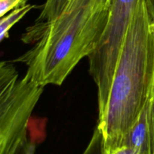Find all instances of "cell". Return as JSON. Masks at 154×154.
<instances>
[{
    "mask_svg": "<svg viewBox=\"0 0 154 154\" xmlns=\"http://www.w3.org/2000/svg\"><path fill=\"white\" fill-rule=\"evenodd\" d=\"M109 11L97 0H69L55 19L36 32L23 34L24 42L35 44L15 61L26 65L25 76L37 84L62 85L77 64L95 50Z\"/></svg>",
    "mask_w": 154,
    "mask_h": 154,
    "instance_id": "6da1fadb",
    "label": "cell"
},
{
    "mask_svg": "<svg viewBox=\"0 0 154 154\" xmlns=\"http://www.w3.org/2000/svg\"><path fill=\"white\" fill-rule=\"evenodd\" d=\"M154 82V21L138 0L119 56L111 91L98 129L102 149L124 144Z\"/></svg>",
    "mask_w": 154,
    "mask_h": 154,
    "instance_id": "7a4b0ae2",
    "label": "cell"
},
{
    "mask_svg": "<svg viewBox=\"0 0 154 154\" xmlns=\"http://www.w3.org/2000/svg\"><path fill=\"white\" fill-rule=\"evenodd\" d=\"M44 87L26 76L20 78L12 63H0V154H17L26 142Z\"/></svg>",
    "mask_w": 154,
    "mask_h": 154,
    "instance_id": "3957f363",
    "label": "cell"
},
{
    "mask_svg": "<svg viewBox=\"0 0 154 154\" xmlns=\"http://www.w3.org/2000/svg\"><path fill=\"white\" fill-rule=\"evenodd\" d=\"M138 0H112L104 32L88 56L90 73L98 90L99 117L103 114L125 37Z\"/></svg>",
    "mask_w": 154,
    "mask_h": 154,
    "instance_id": "277c9868",
    "label": "cell"
},
{
    "mask_svg": "<svg viewBox=\"0 0 154 154\" xmlns=\"http://www.w3.org/2000/svg\"><path fill=\"white\" fill-rule=\"evenodd\" d=\"M138 154H154V82L138 119L129 130L124 144Z\"/></svg>",
    "mask_w": 154,
    "mask_h": 154,
    "instance_id": "5b68a950",
    "label": "cell"
},
{
    "mask_svg": "<svg viewBox=\"0 0 154 154\" xmlns=\"http://www.w3.org/2000/svg\"><path fill=\"white\" fill-rule=\"evenodd\" d=\"M68 2L69 0H46L35 23L30 28H28L25 34L29 35L36 32L55 19L61 13Z\"/></svg>",
    "mask_w": 154,
    "mask_h": 154,
    "instance_id": "8992f818",
    "label": "cell"
},
{
    "mask_svg": "<svg viewBox=\"0 0 154 154\" xmlns=\"http://www.w3.org/2000/svg\"><path fill=\"white\" fill-rule=\"evenodd\" d=\"M35 8L30 4H26L14 9L9 14L2 17L0 21V40L2 42L8 36V32L14 25L20 20L29 11Z\"/></svg>",
    "mask_w": 154,
    "mask_h": 154,
    "instance_id": "52a82bcc",
    "label": "cell"
},
{
    "mask_svg": "<svg viewBox=\"0 0 154 154\" xmlns=\"http://www.w3.org/2000/svg\"><path fill=\"white\" fill-rule=\"evenodd\" d=\"M40 141L41 139L36 134L29 132L27 140L17 154H35L36 144Z\"/></svg>",
    "mask_w": 154,
    "mask_h": 154,
    "instance_id": "ba28073f",
    "label": "cell"
},
{
    "mask_svg": "<svg viewBox=\"0 0 154 154\" xmlns=\"http://www.w3.org/2000/svg\"><path fill=\"white\" fill-rule=\"evenodd\" d=\"M26 4V0H0V16L2 17L12 9Z\"/></svg>",
    "mask_w": 154,
    "mask_h": 154,
    "instance_id": "9c48e42d",
    "label": "cell"
},
{
    "mask_svg": "<svg viewBox=\"0 0 154 154\" xmlns=\"http://www.w3.org/2000/svg\"><path fill=\"white\" fill-rule=\"evenodd\" d=\"M101 154H138L132 147L127 145H122L109 150H103L102 147Z\"/></svg>",
    "mask_w": 154,
    "mask_h": 154,
    "instance_id": "30bf717a",
    "label": "cell"
},
{
    "mask_svg": "<svg viewBox=\"0 0 154 154\" xmlns=\"http://www.w3.org/2000/svg\"><path fill=\"white\" fill-rule=\"evenodd\" d=\"M145 2L149 14L154 21V0H145Z\"/></svg>",
    "mask_w": 154,
    "mask_h": 154,
    "instance_id": "8fae6325",
    "label": "cell"
},
{
    "mask_svg": "<svg viewBox=\"0 0 154 154\" xmlns=\"http://www.w3.org/2000/svg\"><path fill=\"white\" fill-rule=\"evenodd\" d=\"M98 3L102 7L105 8L110 9V6H111V1L112 0H97Z\"/></svg>",
    "mask_w": 154,
    "mask_h": 154,
    "instance_id": "7c38bea8",
    "label": "cell"
},
{
    "mask_svg": "<svg viewBox=\"0 0 154 154\" xmlns=\"http://www.w3.org/2000/svg\"><path fill=\"white\" fill-rule=\"evenodd\" d=\"M26 2H27V1H28V0H26Z\"/></svg>",
    "mask_w": 154,
    "mask_h": 154,
    "instance_id": "4fadbf2b",
    "label": "cell"
}]
</instances>
